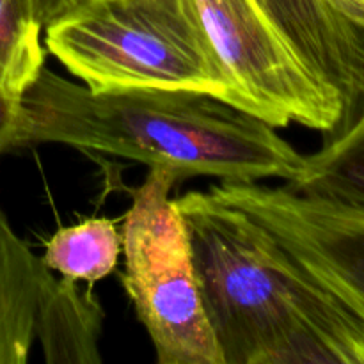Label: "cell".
Wrapping results in <instances>:
<instances>
[{
	"instance_id": "6da1fadb",
	"label": "cell",
	"mask_w": 364,
	"mask_h": 364,
	"mask_svg": "<svg viewBox=\"0 0 364 364\" xmlns=\"http://www.w3.org/2000/svg\"><path fill=\"white\" fill-rule=\"evenodd\" d=\"M20 105V148L64 144L166 167L180 180L291 181L304 166V155L272 124L205 92L91 91L45 66Z\"/></svg>"
},
{
	"instance_id": "5bb4252c",
	"label": "cell",
	"mask_w": 364,
	"mask_h": 364,
	"mask_svg": "<svg viewBox=\"0 0 364 364\" xmlns=\"http://www.w3.org/2000/svg\"><path fill=\"white\" fill-rule=\"evenodd\" d=\"M77 2L78 0H36V7H38L39 21H41L43 28H45L57 14L64 13V11L70 9V7Z\"/></svg>"
},
{
	"instance_id": "3957f363",
	"label": "cell",
	"mask_w": 364,
	"mask_h": 364,
	"mask_svg": "<svg viewBox=\"0 0 364 364\" xmlns=\"http://www.w3.org/2000/svg\"><path fill=\"white\" fill-rule=\"evenodd\" d=\"M43 31L45 48L91 91L205 92L249 112L196 0H78Z\"/></svg>"
},
{
	"instance_id": "4fadbf2b",
	"label": "cell",
	"mask_w": 364,
	"mask_h": 364,
	"mask_svg": "<svg viewBox=\"0 0 364 364\" xmlns=\"http://www.w3.org/2000/svg\"><path fill=\"white\" fill-rule=\"evenodd\" d=\"M21 105L20 100L11 98L0 91V155L20 148Z\"/></svg>"
},
{
	"instance_id": "8992f818",
	"label": "cell",
	"mask_w": 364,
	"mask_h": 364,
	"mask_svg": "<svg viewBox=\"0 0 364 364\" xmlns=\"http://www.w3.org/2000/svg\"><path fill=\"white\" fill-rule=\"evenodd\" d=\"M208 192L265 228L364 327V215L256 181H220Z\"/></svg>"
},
{
	"instance_id": "7c38bea8",
	"label": "cell",
	"mask_w": 364,
	"mask_h": 364,
	"mask_svg": "<svg viewBox=\"0 0 364 364\" xmlns=\"http://www.w3.org/2000/svg\"><path fill=\"white\" fill-rule=\"evenodd\" d=\"M36 0H0V91L20 100L45 68Z\"/></svg>"
},
{
	"instance_id": "52a82bcc",
	"label": "cell",
	"mask_w": 364,
	"mask_h": 364,
	"mask_svg": "<svg viewBox=\"0 0 364 364\" xmlns=\"http://www.w3.org/2000/svg\"><path fill=\"white\" fill-rule=\"evenodd\" d=\"M256 2L304 66L340 96L350 123L364 105L363 28L334 9L329 0Z\"/></svg>"
},
{
	"instance_id": "9a60e30c",
	"label": "cell",
	"mask_w": 364,
	"mask_h": 364,
	"mask_svg": "<svg viewBox=\"0 0 364 364\" xmlns=\"http://www.w3.org/2000/svg\"><path fill=\"white\" fill-rule=\"evenodd\" d=\"M329 4L364 31V0H329Z\"/></svg>"
},
{
	"instance_id": "30bf717a",
	"label": "cell",
	"mask_w": 364,
	"mask_h": 364,
	"mask_svg": "<svg viewBox=\"0 0 364 364\" xmlns=\"http://www.w3.org/2000/svg\"><path fill=\"white\" fill-rule=\"evenodd\" d=\"M287 187L364 215V105L318 151L304 156L302 171Z\"/></svg>"
},
{
	"instance_id": "7a4b0ae2",
	"label": "cell",
	"mask_w": 364,
	"mask_h": 364,
	"mask_svg": "<svg viewBox=\"0 0 364 364\" xmlns=\"http://www.w3.org/2000/svg\"><path fill=\"white\" fill-rule=\"evenodd\" d=\"M224 364H364V327L258 223L208 191L174 199Z\"/></svg>"
},
{
	"instance_id": "9c48e42d",
	"label": "cell",
	"mask_w": 364,
	"mask_h": 364,
	"mask_svg": "<svg viewBox=\"0 0 364 364\" xmlns=\"http://www.w3.org/2000/svg\"><path fill=\"white\" fill-rule=\"evenodd\" d=\"M48 270L0 210V364L28 361L39 288Z\"/></svg>"
},
{
	"instance_id": "8fae6325",
	"label": "cell",
	"mask_w": 364,
	"mask_h": 364,
	"mask_svg": "<svg viewBox=\"0 0 364 364\" xmlns=\"http://www.w3.org/2000/svg\"><path fill=\"white\" fill-rule=\"evenodd\" d=\"M123 238L116 223L105 217L85 219L57 230L48 238L43 263L50 270L92 287L116 270Z\"/></svg>"
},
{
	"instance_id": "277c9868",
	"label": "cell",
	"mask_w": 364,
	"mask_h": 364,
	"mask_svg": "<svg viewBox=\"0 0 364 364\" xmlns=\"http://www.w3.org/2000/svg\"><path fill=\"white\" fill-rule=\"evenodd\" d=\"M180 176L149 167L123 223V287L160 364H224L203 308L187 224L171 199Z\"/></svg>"
},
{
	"instance_id": "ba28073f",
	"label": "cell",
	"mask_w": 364,
	"mask_h": 364,
	"mask_svg": "<svg viewBox=\"0 0 364 364\" xmlns=\"http://www.w3.org/2000/svg\"><path fill=\"white\" fill-rule=\"evenodd\" d=\"M78 281L43 277L36 308L34 333L48 364H100L103 309L91 284L80 290Z\"/></svg>"
},
{
	"instance_id": "5b68a950",
	"label": "cell",
	"mask_w": 364,
	"mask_h": 364,
	"mask_svg": "<svg viewBox=\"0 0 364 364\" xmlns=\"http://www.w3.org/2000/svg\"><path fill=\"white\" fill-rule=\"evenodd\" d=\"M196 6L249 112L274 128L297 123L327 137L345 127L340 96L304 66L256 0H196Z\"/></svg>"
}]
</instances>
